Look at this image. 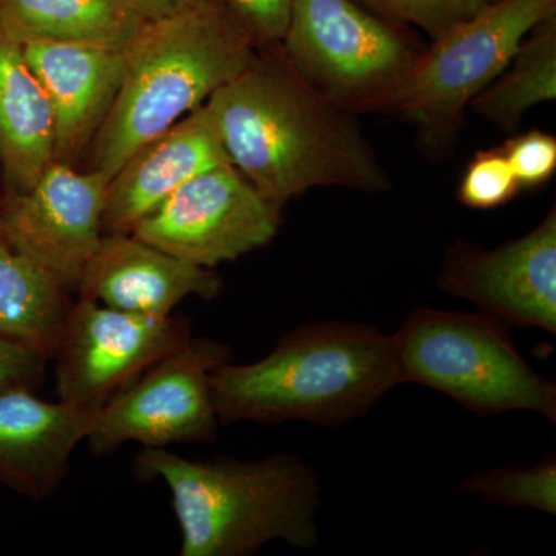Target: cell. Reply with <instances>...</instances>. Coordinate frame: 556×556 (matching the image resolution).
I'll return each instance as SVG.
<instances>
[{"label": "cell", "instance_id": "cell-15", "mask_svg": "<svg viewBox=\"0 0 556 556\" xmlns=\"http://www.w3.org/2000/svg\"><path fill=\"white\" fill-rule=\"evenodd\" d=\"M229 163L207 104L137 150L109 182L102 232L130 233L201 172Z\"/></svg>", "mask_w": 556, "mask_h": 556}, {"label": "cell", "instance_id": "cell-22", "mask_svg": "<svg viewBox=\"0 0 556 556\" xmlns=\"http://www.w3.org/2000/svg\"><path fill=\"white\" fill-rule=\"evenodd\" d=\"M383 20L416 25L431 39L475 16L495 0H362Z\"/></svg>", "mask_w": 556, "mask_h": 556}, {"label": "cell", "instance_id": "cell-14", "mask_svg": "<svg viewBox=\"0 0 556 556\" xmlns=\"http://www.w3.org/2000/svg\"><path fill=\"white\" fill-rule=\"evenodd\" d=\"M222 278L134 233H108L79 278L80 299L139 316L167 317L186 298L214 300Z\"/></svg>", "mask_w": 556, "mask_h": 556}, {"label": "cell", "instance_id": "cell-5", "mask_svg": "<svg viewBox=\"0 0 556 556\" xmlns=\"http://www.w3.org/2000/svg\"><path fill=\"white\" fill-rule=\"evenodd\" d=\"M508 325L486 314L419 308L393 340L399 383L447 394L479 416L514 409L556 424V387L529 367Z\"/></svg>", "mask_w": 556, "mask_h": 556}, {"label": "cell", "instance_id": "cell-23", "mask_svg": "<svg viewBox=\"0 0 556 556\" xmlns=\"http://www.w3.org/2000/svg\"><path fill=\"white\" fill-rule=\"evenodd\" d=\"M519 190L503 148L481 150L464 172L457 200L471 208H495L514 200Z\"/></svg>", "mask_w": 556, "mask_h": 556}, {"label": "cell", "instance_id": "cell-16", "mask_svg": "<svg viewBox=\"0 0 556 556\" xmlns=\"http://www.w3.org/2000/svg\"><path fill=\"white\" fill-rule=\"evenodd\" d=\"M22 49L53 108L54 161L72 164L90 148L116 100L124 49L70 42H27Z\"/></svg>", "mask_w": 556, "mask_h": 556}, {"label": "cell", "instance_id": "cell-21", "mask_svg": "<svg viewBox=\"0 0 556 556\" xmlns=\"http://www.w3.org/2000/svg\"><path fill=\"white\" fill-rule=\"evenodd\" d=\"M460 492L478 493L486 503L527 507L556 515V460L544 456L530 468H490L460 482Z\"/></svg>", "mask_w": 556, "mask_h": 556}, {"label": "cell", "instance_id": "cell-13", "mask_svg": "<svg viewBox=\"0 0 556 556\" xmlns=\"http://www.w3.org/2000/svg\"><path fill=\"white\" fill-rule=\"evenodd\" d=\"M100 412L61 399L43 401L30 388L0 390V484L33 501L53 495Z\"/></svg>", "mask_w": 556, "mask_h": 556}, {"label": "cell", "instance_id": "cell-3", "mask_svg": "<svg viewBox=\"0 0 556 556\" xmlns=\"http://www.w3.org/2000/svg\"><path fill=\"white\" fill-rule=\"evenodd\" d=\"M260 47L217 0L146 21L124 49L123 83L90 144L89 170L112 179L146 142L169 129L251 65Z\"/></svg>", "mask_w": 556, "mask_h": 556}, {"label": "cell", "instance_id": "cell-6", "mask_svg": "<svg viewBox=\"0 0 556 556\" xmlns=\"http://www.w3.org/2000/svg\"><path fill=\"white\" fill-rule=\"evenodd\" d=\"M556 16V0H495L424 50L386 113L415 126L433 160L453 153L464 110L503 73L522 40Z\"/></svg>", "mask_w": 556, "mask_h": 556}, {"label": "cell", "instance_id": "cell-18", "mask_svg": "<svg viewBox=\"0 0 556 556\" xmlns=\"http://www.w3.org/2000/svg\"><path fill=\"white\" fill-rule=\"evenodd\" d=\"M144 24L134 0H0V28L20 43L126 49Z\"/></svg>", "mask_w": 556, "mask_h": 556}, {"label": "cell", "instance_id": "cell-17", "mask_svg": "<svg viewBox=\"0 0 556 556\" xmlns=\"http://www.w3.org/2000/svg\"><path fill=\"white\" fill-rule=\"evenodd\" d=\"M56 124L49 94L22 43L0 28V167L7 192L30 189L54 161Z\"/></svg>", "mask_w": 556, "mask_h": 556}, {"label": "cell", "instance_id": "cell-26", "mask_svg": "<svg viewBox=\"0 0 556 556\" xmlns=\"http://www.w3.org/2000/svg\"><path fill=\"white\" fill-rule=\"evenodd\" d=\"M47 358L0 338V390L25 387L36 390L46 378Z\"/></svg>", "mask_w": 556, "mask_h": 556}, {"label": "cell", "instance_id": "cell-11", "mask_svg": "<svg viewBox=\"0 0 556 556\" xmlns=\"http://www.w3.org/2000/svg\"><path fill=\"white\" fill-rule=\"evenodd\" d=\"M109 179L53 161L24 192H5L0 237L76 291L104 232Z\"/></svg>", "mask_w": 556, "mask_h": 556}, {"label": "cell", "instance_id": "cell-10", "mask_svg": "<svg viewBox=\"0 0 556 556\" xmlns=\"http://www.w3.org/2000/svg\"><path fill=\"white\" fill-rule=\"evenodd\" d=\"M192 340L188 317H149L91 300L73 302L56 362L61 401L101 409L161 358Z\"/></svg>", "mask_w": 556, "mask_h": 556}, {"label": "cell", "instance_id": "cell-24", "mask_svg": "<svg viewBox=\"0 0 556 556\" xmlns=\"http://www.w3.org/2000/svg\"><path fill=\"white\" fill-rule=\"evenodd\" d=\"M519 188L546 185L556 170V138L546 131L532 130L508 139L503 148Z\"/></svg>", "mask_w": 556, "mask_h": 556}, {"label": "cell", "instance_id": "cell-4", "mask_svg": "<svg viewBox=\"0 0 556 556\" xmlns=\"http://www.w3.org/2000/svg\"><path fill=\"white\" fill-rule=\"evenodd\" d=\"M138 477L169 486L181 556H248L270 541L309 551L318 541V478L299 457L193 460L142 448Z\"/></svg>", "mask_w": 556, "mask_h": 556}, {"label": "cell", "instance_id": "cell-19", "mask_svg": "<svg viewBox=\"0 0 556 556\" xmlns=\"http://www.w3.org/2000/svg\"><path fill=\"white\" fill-rule=\"evenodd\" d=\"M70 292L0 237V338L50 361L73 306Z\"/></svg>", "mask_w": 556, "mask_h": 556}, {"label": "cell", "instance_id": "cell-7", "mask_svg": "<svg viewBox=\"0 0 556 556\" xmlns=\"http://www.w3.org/2000/svg\"><path fill=\"white\" fill-rule=\"evenodd\" d=\"M280 49L314 90L354 116L386 113L424 53L353 0H294Z\"/></svg>", "mask_w": 556, "mask_h": 556}, {"label": "cell", "instance_id": "cell-25", "mask_svg": "<svg viewBox=\"0 0 556 556\" xmlns=\"http://www.w3.org/2000/svg\"><path fill=\"white\" fill-rule=\"evenodd\" d=\"M247 28L255 43L276 46L283 38L294 0H217Z\"/></svg>", "mask_w": 556, "mask_h": 556}, {"label": "cell", "instance_id": "cell-2", "mask_svg": "<svg viewBox=\"0 0 556 556\" xmlns=\"http://www.w3.org/2000/svg\"><path fill=\"white\" fill-rule=\"evenodd\" d=\"M208 383L222 426L308 420L339 427L399 386V372L391 336L327 321L292 329L254 364L218 365Z\"/></svg>", "mask_w": 556, "mask_h": 556}, {"label": "cell", "instance_id": "cell-20", "mask_svg": "<svg viewBox=\"0 0 556 556\" xmlns=\"http://www.w3.org/2000/svg\"><path fill=\"white\" fill-rule=\"evenodd\" d=\"M555 100L556 16L529 33L507 67L470 108L496 129L514 131L530 109Z\"/></svg>", "mask_w": 556, "mask_h": 556}, {"label": "cell", "instance_id": "cell-27", "mask_svg": "<svg viewBox=\"0 0 556 556\" xmlns=\"http://www.w3.org/2000/svg\"><path fill=\"white\" fill-rule=\"evenodd\" d=\"M201 2L203 0H134L135 7L146 21L164 20L181 11L193 9Z\"/></svg>", "mask_w": 556, "mask_h": 556}, {"label": "cell", "instance_id": "cell-1", "mask_svg": "<svg viewBox=\"0 0 556 556\" xmlns=\"http://www.w3.org/2000/svg\"><path fill=\"white\" fill-rule=\"evenodd\" d=\"M229 163L270 203L316 188L391 190V178L354 115L295 72L280 43L262 47L206 102Z\"/></svg>", "mask_w": 556, "mask_h": 556}, {"label": "cell", "instance_id": "cell-28", "mask_svg": "<svg viewBox=\"0 0 556 556\" xmlns=\"http://www.w3.org/2000/svg\"><path fill=\"white\" fill-rule=\"evenodd\" d=\"M2 197H3V195H0V203H2Z\"/></svg>", "mask_w": 556, "mask_h": 556}, {"label": "cell", "instance_id": "cell-8", "mask_svg": "<svg viewBox=\"0 0 556 556\" xmlns=\"http://www.w3.org/2000/svg\"><path fill=\"white\" fill-rule=\"evenodd\" d=\"M230 358L228 346L207 339L161 358L101 408L87 438L90 452L108 456L129 442L142 448L214 442L219 420L208 376Z\"/></svg>", "mask_w": 556, "mask_h": 556}, {"label": "cell", "instance_id": "cell-9", "mask_svg": "<svg viewBox=\"0 0 556 556\" xmlns=\"http://www.w3.org/2000/svg\"><path fill=\"white\" fill-rule=\"evenodd\" d=\"M280 228V207L230 163L201 172L130 233L201 268L214 269L266 247Z\"/></svg>", "mask_w": 556, "mask_h": 556}, {"label": "cell", "instance_id": "cell-12", "mask_svg": "<svg viewBox=\"0 0 556 556\" xmlns=\"http://www.w3.org/2000/svg\"><path fill=\"white\" fill-rule=\"evenodd\" d=\"M438 285L508 327L541 328L555 334V207L532 232L492 251L457 241L442 262Z\"/></svg>", "mask_w": 556, "mask_h": 556}]
</instances>
